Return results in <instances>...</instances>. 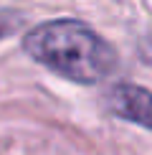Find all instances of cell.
Wrapping results in <instances>:
<instances>
[{
	"instance_id": "1",
	"label": "cell",
	"mask_w": 152,
	"mask_h": 155,
	"mask_svg": "<svg viewBox=\"0 0 152 155\" xmlns=\"http://www.w3.org/2000/svg\"><path fill=\"white\" fill-rule=\"evenodd\" d=\"M23 48L33 61L76 84H99L117 66V51L91 25L71 18L36 25L25 33Z\"/></svg>"
},
{
	"instance_id": "2",
	"label": "cell",
	"mask_w": 152,
	"mask_h": 155,
	"mask_svg": "<svg viewBox=\"0 0 152 155\" xmlns=\"http://www.w3.org/2000/svg\"><path fill=\"white\" fill-rule=\"evenodd\" d=\"M106 107L117 117L152 130V92L137 84H117L106 97Z\"/></svg>"
},
{
	"instance_id": "3",
	"label": "cell",
	"mask_w": 152,
	"mask_h": 155,
	"mask_svg": "<svg viewBox=\"0 0 152 155\" xmlns=\"http://www.w3.org/2000/svg\"><path fill=\"white\" fill-rule=\"evenodd\" d=\"M21 25V18L18 15H10V13H0V38H5L10 31H15Z\"/></svg>"
}]
</instances>
